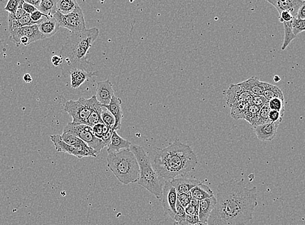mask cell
I'll return each mask as SVG.
<instances>
[{
    "label": "cell",
    "mask_w": 305,
    "mask_h": 225,
    "mask_svg": "<svg viewBox=\"0 0 305 225\" xmlns=\"http://www.w3.org/2000/svg\"><path fill=\"white\" fill-rule=\"evenodd\" d=\"M279 20L281 23H286V22H289V21H291L294 18L293 17L291 13H290L289 12L287 11H283L282 13H280Z\"/></svg>",
    "instance_id": "ee69618b"
},
{
    "label": "cell",
    "mask_w": 305,
    "mask_h": 225,
    "mask_svg": "<svg viewBox=\"0 0 305 225\" xmlns=\"http://www.w3.org/2000/svg\"><path fill=\"white\" fill-rule=\"evenodd\" d=\"M23 9L26 13L30 14V15L31 14H32L33 13H34L35 11L38 10L35 7H33L32 5L26 3V2H24V3L23 4Z\"/></svg>",
    "instance_id": "f6af8a7d"
},
{
    "label": "cell",
    "mask_w": 305,
    "mask_h": 225,
    "mask_svg": "<svg viewBox=\"0 0 305 225\" xmlns=\"http://www.w3.org/2000/svg\"><path fill=\"white\" fill-rule=\"evenodd\" d=\"M130 150L135 155L139 165V179L137 183L161 200L163 195L164 179L157 173L144 148L132 145Z\"/></svg>",
    "instance_id": "5b68a950"
},
{
    "label": "cell",
    "mask_w": 305,
    "mask_h": 225,
    "mask_svg": "<svg viewBox=\"0 0 305 225\" xmlns=\"http://www.w3.org/2000/svg\"><path fill=\"white\" fill-rule=\"evenodd\" d=\"M92 128L94 135L97 138L103 141L107 146H108L110 143L111 136L114 131L113 129L109 128L104 123L97 124Z\"/></svg>",
    "instance_id": "603a6c76"
},
{
    "label": "cell",
    "mask_w": 305,
    "mask_h": 225,
    "mask_svg": "<svg viewBox=\"0 0 305 225\" xmlns=\"http://www.w3.org/2000/svg\"><path fill=\"white\" fill-rule=\"evenodd\" d=\"M281 123V121L269 123L253 127L252 129L260 140L264 141V142H271L277 135V128Z\"/></svg>",
    "instance_id": "5bb4252c"
},
{
    "label": "cell",
    "mask_w": 305,
    "mask_h": 225,
    "mask_svg": "<svg viewBox=\"0 0 305 225\" xmlns=\"http://www.w3.org/2000/svg\"><path fill=\"white\" fill-rule=\"evenodd\" d=\"M38 10L46 14L49 18H54L57 12V0H42Z\"/></svg>",
    "instance_id": "4316f807"
},
{
    "label": "cell",
    "mask_w": 305,
    "mask_h": 225,
    "mask_svg": "<svg viewBox=\"0 0 305 225\" xmlns=\"http://www.w3.org/2000/svg\"><path fill=\"white\" fill-rule=\"evenodd\" d=\"M78 2L75 0H59L57 1V11L63 14H68L74 11L78 7Z\"/></svg>",
    "instance_id": "f1b7e54d"
},
{
    "label": "cell",
    "mask_w": 305,
    "mask_h": 225,
    "mask_svg": "<svg viewBox=\"0 0 305 225\" xmlns=\"http://www.w3.org/2000/svg\"><path fill=\"white\" fill-rule=\"evenodd\" d=\"M193 198L198 201L206 199L214 196V192L208 186L201 183L193 188L191 191Z\"/></svg>",
    "instance_id": "cb8c5ba5"
},
{
    "label": "cell",
    "mask_w": 305,
    "mask_h": 225,
    "mask_svg": "<svg viewBox=\"0 0 305 225\" xmlns=\"http://www.w3.org/2000/svg\"><path fill=\"white\" fill-rule=\"evenodd\" d=\"M42 0H27L25 1L26 3L32 5L33 7L37 9H39L40 3H41Z\"/></svg>",
    "instance_id": "681fc988"
},
{
    "label": "cell",
    "mask_w": 305,
    "mask_h": 225,
    "mask_svg": "<svg viewBox=\"0 0 305 225\" xmlns=\"http://www.w3.org/2000/svg\"><path fill=\"white\" fill-rule=\"evenodd\" d=\"M292 32L295 35H297L305 32V20L294 18L292 21Z\"/></svg>",
    "instance_id": "e575fe53"
},
{
    "label": "cell",
    "mask_w": 305,
    "mask_h": 225,
    "mask_svg": "<svg viewBox=\"0 0 305 225\" xmlns=\"http://www.w3.org/2000/svg\"><path fill=\"white\" fill-rule=\"evenodd\" d=\"M186 214L188 215H198L199 212L195 210V208L192 207L191 205H188L187 208H185Z\"/></svg>",
    "instance_id": "7dc6e473"
},
{
    "label": "cell",
    "mask_w": 305,
    "mask_h": 225,
    "mask_svg": "<svg viewBox=\"0 0 305 225\" xmlns=\"http://www.w3.org/2000/svg\"><path fill=\"white\" fill-rule=\"evenodd\" d=\"M263 96L268 102H270V100L275 99V98H280V99L285 100L284 95L279 88L277 86L266 82L264 84Z\"/></svg>",
    "instance_id": "484cf974"
},
{
    "label": "cell",
    "mask_w": 305,
    "mask_h": 225,
    "mask_svg": "<svg viewBox=\"0 0 305 225\" xmlns=\"http://www.w3.org/2000/svg\"><path fill=\"white\" fill-rule=\"evenodd\" d=\"M192 198L191 192L178 194L177 195V201L184 208H187L190 205Z\"/></svg>",
    "instance_id": "8d00e7d4"
},
{
    "label": "cell",
    "mask_w": 305,
    "mask_h": 225,
    "mask_svg": "<svg viewBox=\"0 0 305 225\" xmlns=\"http://www.w3.org/2000/svg\"><path fill=\"white\" fill-rule=\"evenodd\" d=\"M8 23L9 32L10 33L16 30V29L37 24V23L32 21L30 14H26L23 17L18 19V20H14V19L9 17Z\"/></svg>",
    "instance_id": "d4e9b609"
},
{
    "label": "cell",
    "mask_w": 305,
    "mask_h": 225,
    "mask_svg": "<svg viewBox=\"0 0 305 225\" xmlns=\"http://www.w3.org/2000/svg\"><path fill=\"white\" fill-rule=\"evenodd\" d=\"M268 106L271 111H275L279 112L281 116L283 117L285 114V100L280 98H275L268 102Z\"/></svg>",
    "instance_id": "d6a6232c"
},
{
    "label": "cell",
    "mask_w": 305,
    "mask_h": 225,
    "mask_svg": "<svg viewBox=\"0 0 305 225\" xmlns=\"http://www.w3.org/2000/svg\"><path fill=\"white\" fill-rule=\"evenodd\" d=\"M21 37L28 38L31 43L46 38L40 32L39 24L16 29L10 33V39L15 44H17L18 40Z\"/></svg>",
    "instance_id": "8fae6325"
},
{
    "label": "cell",
    "mask_w": 305,
    "mask_h": 225,
    "mask_svg": "<svg viewBox=\"0 0 305 225\" xmlns=\"http://www.w3.org/2000/svg\"><path fill=\"white\" fill-rule=\"evenodd\" d=\"M39 28L40 32L46 38L56 34L60 28V26L54 17L44 19L41 23H39Z\"/></svg>",
    "instance_id": "7402d4cb"
},
{
    "label": "cell",
    "mask_w": 305,
    "mask_h": 225,
    "mask_svg": "<svg viewBox=\"0 0 305 225\" xmlns=\"http://www.w3.org/2000/svg\"><path fill=\"white\" fill-rule=\"evenodd\" d=\"M50 139L57 152L67 153L79 159L84 157H97L98 155L96 151L90 147L83 140L75 144L68 145L62 140L61 135H51Z\"/></svg>",
    "instance_id": "52a82bcc"
},
{
    "label": "cell",
    "mask_w": 305,
    "mask_h": 225,
    "mask_svg": "<svg viewBox=\"0 0 305 225\" xmlns=\"http://www.w3.org/2000/svg\"><path fill=\"white\" fill-rule=\"evenodd\" d=\"M99 30L96 28L86 30L80 33H73L67 38L65 44L62 47L60 56L63 57L64 63L63 74L69 73L73 69H82L91 71L89 69L90 63L87 56L90 47L96 41L99 35Z\"/></svg>",
    "instance_id": "3957f363"
},
{
    "label": "cell",
    "mask_w": 305,
    "mask_h": 225,
    "mask_svg": "<svg viewBox=\"0 0 305 225\" xmlns=\"http://www.w3.org/2000/svg\"><path fill=\"white\" fill-rule=\"evenodd\" d=\"M132 143L130 141L121 137L118 135L117 131H113L112 135L111 142L109 143L107 153L108 154H114L120 152L121 151L125 149H130Z\"/></svg>",
    "instance_id": "d6986e66"
},
{
    "label": "cell",
    "mask_w": 305,
    "mask_h": 225,
    "mask_svg": "<svg viewBox=\"0 0 305 225\" xmlns=\"http://www.w3.org/2000/svg\"><path fill=\"white\" fill-rule=\"evenodd\" d=\"M217 200L215 196L199 201L198 217L201 225H207L210 216L216 207Z\"/></svg>",
    "instance_id": "2e32d148"
},
{
    "label": "cell",
    "mask_w": 305,
    "mask_h": 225,
    "mask_svg": "<svg viewBox=\"0 0 305 225\" xmlns=\"http://www.w3.org/2000/svg\"><path fill=\"white\" fill-rule=\"evenodd\" d=\"M268 3L272 4L277 9L278 13L283 11L289 12L293 17L297 18L300 7L304 1L302 0H267Z\"/></svg>",
    "instance_id": "4fadbf2b"
},
{
    "label": "cell",
    "mask_w": 305,
    "mask_h": 225,
    "mask_svg": "<svg viewBox=\"0 0 305 225\" xmlns=\"http://www.w3.org/2000/svg\"><path fill=\"white\" fill-rule=\"evenodd\" d=\"M122 100L118 97L114 96L112 98L110 104L108 105H102L106 108L111 112L115 119V126H114V131H117L121 128V120L123 119V111L121 109Z\"/></svg>",
    "instance_id": "e0dca14e"
},
{
    "label": "cell",
    "mask_w": 305,
    "mask_h": 225,
    "mask_svg": "<svg viewBox=\"0 0 305 225\" xmlns=\"http://www.w3.org/2000/svg\"><path fill=\"white\" fill-rule=\"evenodd\" d=\"M107 161V166L121 183L128 185L139 181V163L130 149L108 154Z\"/></svg>",
    "instance_id": "277c9868"
},
{
    "label": "cell",
    "mask_w": 305,
    "mask_h": 225,
    "mask_svg": "<svg viewBox=\"0 0 305 225\" xmlns=\"http://www.w3.org/2000/svg\"><path fill=\"white\" fill-rule=\"evenodd\" d=\"M190 205H191L192 207H194L195 210L199 212V201L192 197L191 201H190Z\"/></svg>",
    "instance_id": "f907efd6"
},
{
    "label": "cell",
    "mask_w": 305,
    "mask_h": 225,
    "mask_svg": "<svg viewBox=\"0 0 305 225\" xmlns=\"http://www.w3.org/2000/svg\"><path fill=\"white\" fill-rule=\"evenodd\" d=\"M251 104L248 103H241V104L233 105L231 107V115L233 118L238 120L240 119H244L247 109Z\"/></svg>",
    "instance_id": "f546056e"
},
{
    "label": "cell",
    "mask_w": 305,
    "mask_h": 225,
    "mask_svg": "<svg viewBox=\"0 0 305 225\" xmlns=\"http://www.w3.org/2000/svg\"><path fill=\"white\" fill-rule=\"evenodd\" d=\"M60 27L67 29L72 33H80L86 30L84 14L80 6L70 14H63L57 11L54 16Z\"/></svg>",
    "instance_id": "9c48e42d"
},
{
    "label": "cell",
    "mask_w": 305,
    "mask_h": 225,
    "mask_svg": "<svg viewBox=\"0 0 305 225\" xmlns=\"http://www.w3.org/2000/svg\"><path fill=\"white\" fill-rule=\"evenodd\" d=\"M264 84L265 82H262L257 77L253 76L243 82L238 83V85L252 95H263Z\"/></svg>",
    "instance_id": "ffe728a7"
},
{
    "label": "cell",
    "mask_w": 305,
    "mask_h": 225,
    "mask_svg": "<svg viewBox=\"0 0 305 225\" xmlns=\"http://www.w3.org/2000/svg\"><path fill=\"white\" fill-rule=\"evenodd\" d=\"M23 81H25L26 83L30 84L32 82L33 79L32 77L31 76L30 73H26L24 76H23Z\"/></svg>",
    "instance_id": "816d5d0a"
},
{
    "label": "cell",
    "mask_w": 305,
    "mask_h": 225,
    "mask_svg": "<svg viewBox=\"0 0 305 225\" xmlns=\"http://www.w3.org/2000/svg\"><path fill=\"white\" fill-rule=\"evenodd\" d=\"M197 164L198 160L192 148L176 140L163 149L157 148L154 166L162 179L171 181L187 176Z\"/></svg>",
    "instance_id": "7a4b0ae2"
},
{
    "label": "cell",
    "mask_w": 305,
    "mask_h": 225,
    "mask_svg": "<svg viewBox=\"0 0 305 225\" xmlns=\"http://www.w3.org/2000/svg\"><path fill=\"white\" fill-rule=\"evenodd\" d=\"M177 192L171 184L170 181H164L163 195L161 198L162 205L167 214L172 220L176 215V205L177 203Z\"/></svg>",
    "instance_id": "30bf717a"
},
{
    "label": "cell",
    "mask_w": 305,
    "mask_h": 225,
    "mask_svg": "<svg viewBox=\"0 0 305 225\" xmlns=\"http://www.w3.org/2000/svg\"><path fill=\"white\" fill-rule=\"evenodd\" d=\"M25 1L20 0V4L18 5V7L15 13L13 14H9V17L14 19V20H18V19L23 17V16L26 15V13L25 11L23 9V4Z\"/></svg>",
    "instance_id": "f35d334b"
},
{
    "label": "cell",
    "mask_w": 305,
    "mask_h": 225,
    "mask_svg": "<svg viewBox=\"0 0 305 225\" xmlns=\"http://www.w3.org/2000/svg\"><path fill=\"white\" fill-rule=\"evenodd\" d=\"M70 76L71 87L73 89L80 88L83 83L97 76V73L92 71H87L82 69H73L69 73Z\"/></svg>",
    "instance_id": "ac0fdd59"
},
{
    "label": "cell",
    "mask_w": 305,
    "mask_h": 225,
    "mask_svg": "<svg viewBox=\"0 0 305 225\" xmlns=\"http://www.w3.org/2000/svg\"><path fill=\"white\" fill-rule=\"evenodd\" d=\"M269 119L271 123H275V122L283 121V116L279 112L275 111H270V114H269Z\"/></svg>",
    "instance_id": "7bdbcfd3"
},
{
    "label": "cell",
    "mask_w": 305,
    "mask_h": 225,
    "mask_svg": "<svg viewBox=\"0 0 305 225\" xmlns=\"http://www.w3.org/2000/svg\"><path fill=\"white\" fill-rule=\"evenodd\" d=\"M101 119L105 125L113 130L114 126H115V119H114L113 114H112L106 108L104 107L103 111H102L101 113Z\"/></svg>",
    "instance_id": "836d02e7"
},
{
    "label": "cell",
    "mask_w": 305,
    "mask_h": 225,
    "mask_svg": "<svg viewBox=\"0 0 305 225\" xmlns=\"http://www.w3.org/2000/svg\"><path fill=\"white\" fill-rule=\"evenodd\" d=\"M225 95L226 102L230 107L241 103L251 104L252 99V95L240 87L238 84L231 85L226 90Z\"/></svg>",
    "instance_id": "7c38bea8"
},
{
    "label": "cell",
    "mask_w": 305,
    "mask_h": 225,
    "mask_svg": "<svg viewBox=\"0 0 305 225\" xmlns=\"http://www.w3.org/2000/svg\"><path fill=\"white\" fill-rule=\"evenodd\" d=\"M20 0H9L5 7L4 10L8 12L9 14H13L17 9Z\"/></svg>",
    "instance_id": "ab89813d"
},
{
    "label": "cell",
    "mask_w": 305,
    "mask_h": 225,
    "mask_svg": "<svg viewBox=\"0 0 305 225\" xmlns=\"http://www.w3.org/2000/svg\"><path fill=\"white\" fill-rule=\"evenodd\" d=\"M273 80H274V81H275V83H278V81H281L280 77L278 76H274Z\"/></svg>",
    "instance_id": "f5cc1de1"
},
{
    "label": "cell",
    "mask_w": 305,
    "mask_h": 225,
    "mask_svg": "<svg viewBox=\"0 0 305 225\" xmlns=\"http://www.w3.org/2000/svg\"><path fill=\"white\" fill-rule=\"evenodd\" d=\"M170 182L177 191V194L189 193L193 188L201 183V181L192 180V179H188L185 177L173 179Z\"/></svg>",
    "instance_id": "44dd1931"
},
{
    "label": "cell",
    "mask_w": 305,
    "mask_h": 225,
    "mask_svg": "<svg viewBox=\"0 0 305 225\" xmlns=\"http://www.w3.org/2000/svg\"><path fill=\"white\" fill-rule=\"evenodd\" d=\"M97 102L101 105H108L114 96L113 84L109 80L99 81L97 83L96 94Z\"/></svg>",
    "instance_id": "9a60e30c"
},
{
    "label": "cell",
    "mask_w": 305,
    "mask_h": 225,
    "mask_svg": "<svg viewBox=\"0 0 305 225\" xmlns=\"http://www.w3.org/2000/svg\"><path fill=\"white\" fill-rule=\"evenodd\" d=\"M297 18L302 19L305 20V1L302 3V6L300 7L298 14H297Z\"/></svg>",
    "instance_id": "c3c4849f"
},
{
    "label": "cell",
    "mask_w": 305,
    "mask_h": 225,
    "mask_svg": "<svg viewBox=\"0 0 305 225\" xmlns=\"http://www.w3.org/2000/svg\"><path fill=\"white\" fill-rule=\"evenodd\" d=\"M216 198V207L207 225L247 224L258 205L257 187L247 188L244 179L219 184Z\"/></svg>",
    "instance_id": "6da1fadb"
},
{
    "label": "cell",
    "mask_w": 305,
    "mask_h": 225,
    "mask_svg": "<svg viewBox=\"0 0 305 225\" xmlns=\"http://www.w3.org/2000/svg\"><path fill=\"white\" fill-rule=\"evenodd\" d=\"M174 225H201L200 223L198 215H188L185 221L180 222V223H173Z\"/></svg>",
    "instance_id": "74e56055"
},
{
    "label": "cell",
    "mask_w": 305,
    "mask_h": 225,
    "mask_svg": "<svg viewBox=\"0 0 305 225\" xmlns=\"http://www.w3.org/2000/svg\"><path fill=\"white\" fill-rule=\"evenodd\" d=\"M292 21H289V22L283 23L285 29V38L282 47H281V49L283 50V51L287 49L288 45H289L290 43L292 42V40H294L297 37V36L295 35L294 33L292 32Z\"/></svg>",
    "instance_id": "4dcf8cb0"
},
{
    "label": "cell",
    "mask_w": 305,
    "mask_h": 225,
    "mask_svg": "<svg viewBox=\"0 0 305 225\" xmlns=\"http://www.w3.org/2000/svg\"><path fill=\"white\" fill-rule=\"evenodd\" d=\"M176 215L175 218L173 220V223H180V222L185 221L186 217H187V214H186L185 209L181 206L177 201V205H176Z\"/></svg>",
    "instance_id": "d590c367"
},
{
    "label": "cell",
    "mask_w": 305,
    "mask_h": 225,
    "mask_svg": "<svg viewBox=\"0 0 305 225\" xmlns=\"http://www.w3.org/2000/svg\"><path fill=\"white\" fill-rule=\"evenodd\" d=\"M97 102L95 95L89 99L80 97L76 101H68L64 105L63 110L70 115L73 123L87 125L88 119Z\"/></svg>",
    "instance_id": "8992f818"
},
{
    "label": "cell",
    "mask_w": 305,
    "mask_h": 225,
    "mask_svg": "<svg viewBox=\"0 0 305 225\" xmlns=\"http://www.w3.org/2000/svg\"><path fill=\"white\" fill-rule=\"evenodd\" d=\"M270 111L271 110L268 106V104L264 105V107H262L261 110H260L258 119H257L256 125L253 127L271 123L270 119H269V114H270Z\"/></svg>",
    "instance_id": "1f68e13d"
},
{
    "label": "cell",
    "mask_w": 305,
    "mask_h": 225,
    "mask_svg": "<svg viewBox=\"0 0 305 225\" xmlns=\"http://www.w3.org/2000/svg\"><path fill=\"white\" fill-rule=\"evenodd\" d=\"M63 133H70L78 136L90 147L96 151L97 154H99L107 146L103 141L94 135L92 128L89 126L70 122L64 128Z\"/></svg>",
    "instance_id": "ba28073f"
},
{
    "label": "cell",
    "mask_w": 305,
    "mask_h": 225,
    "mask_svg": "<svg viewBox=\"0 0 305 225\" xmlns=\"http://www.w3.org/2000/svg\"><path fill=\"white\" fill-rule=\"evenodd\" d=\"M52 63L54 66L58 67L63 63V57L60 56H54L52 57Z\"/></svg>",
    "instance_id": "bcb514c9"
},
{
    "label": "cell",
    "mask_w": 305,
    "mask_h": 225,
    "mask_svg": "<svg viewBox=\"0 0 305 225\" xmlns=\"http://www.w3.org/2000/svg\"><path fill=\"white\" fill-rule=\"evenodd\" d=\"M102 111H103V107L98 102H97L93 108L89 119H88L87 126L93 128L97 124L104 123L101 119Z\"/></svg>",
    "instance_id": "83f0119b"
},
{
    "label": "cell",
    "mask_w": 305,
    "mask_h": 225,
    "mask_svg": "<svg viewBox=\"0 0 305 225\" xmlns=\"http://www.w3.org/2000/svg\"><path fill=\"white\" fill-rule=\"evenodd\" d=\"M251 104L256 105V106L262 108L268 104V101L263 95H252V99Z\"/></svg>",
    "instance_id": "b9f144b4"
},
{
    "label": "cell",
    "mask_w": 305,
    "mask_h": 225,
    "mask_svg": "<svg viewBox=\"0 0 305 225\" xmlns=\"http://www.w3.org/2000/svg\"><path fill=\"white\" fill-rule=\"evenodd\" d=\"M30 17L32 18L33 21L34 22L37 23V24H39L40 23H41L44 19H48L50 18L46 15V14H43L39 10H37L33 13L32 14H30Z\"/></svg>",
    "instance_id": "60d3db41"
}]
</instances>
